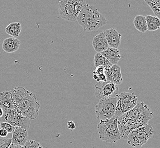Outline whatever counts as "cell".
Masks as SVG:
<instances>
[{
	"instance_id": "cell-12",
	"label": "cell",
	"mask_w": 160,
	"mask_h": 148,
	"mask_svg": "<svg viewBox=\"0 0 160 148\" xmlns=\"http://www.w3.org/2000/svg\"><path fill=\"white\" fill-rule=\"evenodd\" d=\"M28 138L29 135L28 131L23 129L22 128L16 126L13 132L12 144L24 147L26 142L28 141Z\"/></svg>"
},
{
	"instance_id": "cell-23",
	"label": "cell",
	"mask_w": 160,
	"mask_h": 148,
	"mask_svg": "<svg viewBox=\"0 0 160 148\" xmlns=\"http://www.w3.org/2000/svg\"><path fill=\"white\" fill-rule=\"evenodd\" d=\"M144 1L151 7L155 16L160 19V0H145Z\"/></svg>"
},
{
	"instance_id": "cell-15",
	"label": "cell",
	"mask_w": 160,
	"mask_h": 148,
	"mask_svg": "<svg viewBox=\"0 0 160 148\" xmlns=\"http://www.w3.org/2000/svg\"><path fill=\"white\" fill-rule=\"evenodd\" d=\"M107 42L109 47L118 48L120 45L121 42V34L115 29H109L106 30L104 32Z\"/></svg>"
},
{
	"instance_id": "cell-18",
	"label": "cell",
	"mask_w": 160,
	"mask_h": 148,
	"mask_svg": "<svg viewBox=\"0 0 160 148\" xmlns=\"http://www.w3.org/2000/svg\"><path fill=\"white\" fill-rule=\"evenodd\" d=\"M21 42L16 38H8L2 43V49L7 53H12L19 49Z\"/></svg>"
},
{
	"instance_id": "cell-7",
	"label": "cell",
	"mask_w": 160,
	"mask_h": 148,
	"mask_svg": "<svg viewBox=\"0 0 160 148\" xmlns=\"http://www.w3.org/2000/svg\"><path fill=\"white\" fill-rule=\"evenodd\" d=\"M117 103V95L100 100L95 106V113L100 121L112 119L115 116Z\"/></svg>"
},
{
	"instance_id": "cell-14",
	"label": "cell",
	"mask_w": 160,
	"mask_h": 148,
	"mask_svg": "<svg viewBox=\"0 0 160 148\" xmlns=\"http://www.w3.org/2000/svg\"><path fill=\"white\" fill-rule=\"evenodd\" d=\"M106 79L107 81H111L120 85L122 82L121 68L118 65H113L109 71H105Z\"/></svg>"
},
{
	"instance_id": "cell-6",
	"label": "cell",
	"mask_w": 160,
	"mask_h": 148,
	"mask_svg": "<svg viewBox=\"0 0 160 148\" xmlns=\"http://www.w3.org/2000/svg\"><path fill=\"white\" fill-rule=\"evenodd\" d=\"M122 116L125 119L134 120L142 126L148 124L153 117V112L148 106L141 101L132 109Z\"/></svg>"
},
{
	"instance_id": "cell-8",
	"label": "cell",
	"mask_w": 160,
	"mask_h": 148,
	"mask_svg": "<svg viewBox=\"0 0 160 148\" xmlns=\"http://www.w3.org/2000/svg\"><path fill=\"white\" fill-rule=\"evenodd\" d=\"M138 95L135 93L122 92L117 95L115 116L119 117L132 110L138 104Z\"/></svg>"
},
{
	"instance_id": "cell-11",
	"label": "cell",
	"mask_w": 160,
	"mask_h": 148,
	"mask_svg": "<svg viewBox=\"0 0 160 148\" xmlns=\"http://www.w3.org/2000/svg\"><path fill=\"white\" fill-rule=\"evenodd\" d=\"M118 126L120 132V139L127 140L130 132L142 126L140 123L134 120L125 119L122 116L118 117Z\"/></svg>"
},
{
	"instance_id": "cell-1",
	"label": "cell",
	"mask_w": 160,
	"mask_h": 148,
	"mask_svg": "<svg viewBox=\"0 0 160 148\" xmlns=\"http://www.w3.org/2000/svg\"><path fill=\"white\" fill-rule=\"evenodd\" d=\"M15 109L30 120L36 119L41 104L34 93L23 87H16L10 91Z\"/></svg>"
},
{
	"instance_id": "cell-29",
	"label": "cell",
	"mask_w": 160,
	"mask_h": 148,
	"mask_svg": "<svg viewBox=\"0 0 160 148\" xmlns=\"http://www.w3.org/2000/svg\"><path fill=\"white\" fill-rule=\"evenodd\" d=\"M8 135V133L7 131L4 130V129H0V137H1L2 138H5V137H7Z\"/></svg>"
},
{
	"instance_id": "cell-13",
	"label": "cell",
	"mask_w": 160,
	"mask_h": 148,
	"mask_svg": "<svg viewBox=\"0 0 160 148\" xmlns=\"http://www.w3.org/2000/svg\"><path fill=\"white\" fill-rule=\"evenodd\" d=\"M0 108L3 110V113L15 111L12 96L10 91L0 93Z\"/></svg>"
},
{
	"instance_id": "cell-19",
	"label": "cell",
	"mask_w": 160,
	"mask_h": 148,
	"mask_svg": "<svg viewBox=\"0 0 160 148\" xmlns=\"http://www.w3.org/2000/svg\"><path fill=\"white\" fill-rule=\"evenodd\" d=\"M94 65L95 67L102 66L105 71H109L113 65L101 53H96L94 57Z\"/></svg>"
},
{
	"instance_id": "cell-2",
	"label": "cell",
	"mask_w": 160,
	"mask_h": 148,
	"mask_svg": "<svg viewBox=\"0 0 160 148\" xmlns=\"http://www.w3.org/2000/svg\"><path fill=\"white\" fill-rule=\"evenodd\" d=\"M77 21L85 32L98 31L107 23L106 17L95 7L88 3L84 6Z\"/></svg>"
},
{
	"instance_id": "cell-5",
	"label": "cell",
	"mask_w": 160,
	"mask_h": 148,
	"mask_svg": "<svg viewBox=\"0 0 160 148\" xmlns=\"http://www.w3.org/2000/svg\"><path fill=\"white\" fill-rule=\"evenodd\" d=\"M154 129L151 124L141 126L130 132L127 138L129 145L135 148H141L153 136Z\"/></svg>"
},
{
	"instance_id": "cell-20",
	"label": "cell",
	"mask_w": 160,
	"mask_h": 148,
	"mask_svg": "<svg viewBox=\"0 0 160 148\" xmlns=\"http://www.w3.org/2000/svg\"><path fill=\"white\" fill-rule=\"evenodd\" d=\"M135 28L140 32L144 33L148 30L147 23L145 17L138 15L135 17L133 21Z\"/></svg>"
},
{
	"instance_id": "cell-10",
	"label": "cell",
	"mask_w": 160,
	"mask_h": 148,
	"mask_svg": "<svg viewBox=\"0 0 160 148\" xmlns=\"http://www.w3.org/2000/svg\"><path fill=\"white\" fill-rule=\"evenodd\" d=\"M118 87L116 84L111 82H98L95 85V95L98 99L116 96L118 95Z\"/></svg>"
},
{
	"instance_id": "cell-22",
	"label": "cell",
	"mask_w": 160,
	"mask_h": 148,
	"mask_svg": "<svg viewBox=\"0 0 160 148\" xmlns=\"http://www.w3.org/2000/svg\"><path fill=\"white\" fill-rule=\"evenodd\" d=\"M147 23L148 30L154 32L160 28V19L157 17L148 15L145 17Z\"/></svg>"
},
{
	"instance_id": "cell-16",
	"label": "cell",
	"mask_w": 160,
	"mask_h": 148,
	"mask_svg": "<svg viewBox=\"0 0 160 148\" xmlns=\"http://www.w3.org/2000/svg\"><path fill=\"white\" fill-rule=\"evenodd\" d=\"M92 45L97 53H101L109 47L104 32H100L96 35L93 38Z\"/></svg>"
},
{
	"instance_id": "cell-3",
	"label": "cell",
	"mask_w": 160,
	"mask_h": 148,
	"mask_svg": "<svg viewBox=\"0 0 160 148\" xmlns=\"http://www.w3.org/2000/svg\"><path fill=\"white\" fill-rule=\"evenodd\" d=\"M86 4L83 0H61L58 2L59 14L62 19L69 22L77 21L84 6Z\"/></svg>"
},
{
	"instance_id": "cell-27",
	"label": "cell",
	"mask_w": 160,
	"mask_h": 148,
	"mask_svg": "<svg viewBox=\"0 0 160 148\" xmlns=\"http://www.w3.org/2000/svg\"><path fill=\"white\" fill-rule=\"evenodd\" d=\"M93 77L98 82H106V81H107L105 74L98 75V74L93 73Z\"/></svg>"
},
{
	"instance_id": "cell-26",
	"label": "cell",
	"mask_w": 160,
	"mask_h": 148,
	"mask_svg": "<svg viewBox=\"0 0 160 148\" xmlns=\"http://www.w3.org/2000/svg\"><path fill=\"white\" fill-rule=\"evenodd\" d=\"M12 144V139L1 138L0 139V148H9Z\"/></svg>"
},
{
	"instance_id": "cell-9",
	"label": "cell",
	"mask_w": 160,
	"mask_h": 148,
	"mask_svg": "<svg viewBox=\"0 0 160 148\" xmlns=\"http://www.w3.org/2000/svg\"><path fill=\"white\" fill-rule=\"evenodd\" d=\"M0 122H8L14 127H21L26 131L30 126V120L22 115L16 110L10 112L3 113L0 119Z\"/></svg>"
},
{
	"instance_id": "cell-17",
	"label": "cell",
	"mask_w": 160,
	"mask_h": 148,
	"mask_svg": "<svg viewBox=\"0 0 160 148\" xmlns=\"http://www.w3.org/2000/svg\"><path fill=\"white\" fill-rule=\"evenodd\" d=\"M101 54L112 65H117L122 58L118 48L109 47L105 51L102 52Z\"/></svg>"
},
{
	"instance_id": "cell-31",
	"label": "cell",
	"mask_w": 160,
	"mask_h": 148,
	"mask_svg": "<svg viewBox=\"0 0 160 148\" xmlns=\"http://www.w3.org/2000/svg\"><path fill=\"white\" fill-rule=\"evenodd\" d=\"M3 110H2L1 108H0V119L3 116Z\"/></svg>"
},
{
	"instance_id": "cell-28",
	"label": "cell",
	"mask_w": 160,
	"mask_h": 148,
	"mask_svg": "<svg viewBox=\"0 0 160 148\" xmlns=\"http://www.w3.org/2000/svg\"><path fill=\"white\" fill-rule=\"evenodd\" d=\"M68 128L70 130H74L76 128L75 124L72 121H70L68 122Z\"/></svg>"
},
{
	"instance_id": "cell-25",
	"label": "cell",
	"mask_w": 160,
	"mask_h": 148,
	"mask_svg": "<svg viewBox=\"0 0 160 148\" xmlns=\"http://www.w3.org/2000/svg\"><path fill=\"white\" fill-rule=\"evenodd\" d=\"M24 148H43L38 142L34 140H29L26 142Z\"/></svg>"
},
{
	"instance_id": "cell-21",
	"label": "cell",
	"mask_w": 160,
	"mask_h": 148,
	"mask_svg": "<svg viewBox=\"0 0 160 148\" xmlns=\"http://www.w3.org/2000/svg\"><path fill=\"white\" fill-rule=\"evenodd\" d=\"M22 27L19 22L10 23L5 28V32L13 38H17L21 32Z\"/></svg>"
},
{
	"instance_id": "cell-24",
	"label": "cell",
	"mask_w": 160,
	"mask_h": 148,
	"mask_svg": "<svg viewBox=\"0 0 160 148\" xmlns=\"http://www.w3.org/2000/svg\"><path fill=\"white\" fill-rule=\"evenodd\" d=\"M0 127L1 129H4L7 131L8 133H13L14 130L15 129V127L13 126L8 122H0Z\"/></svg>"
},
{
	"instance_id": "cell-4",
	"label": "cell",
	"mask_w": 160,
	"mask_h": 148,
	"mask_svg": "<svg viewBox=\"0 0 160 148\" xmlns=\"http://www.w3.org/2000/svg\"><path fill=\"white\" fill-rule=\"evenodd\" d=\"M98 131L100 139L107 143H115L120 139L118 117L116 116L111 119L100 121L98 124Z\"/></svg>"
},
{
	"instance_id": "cell-30",
	"label": "cell",
	"mask_w": 160,
	"mask_h": 148,
	"mask_svg": "<svg viewBox=\"0 0 160 148\" xmlns=\"http://www.w3.org/2000/svg\"><path fill=\"white\" fill-rule=\"evenodd\" d=\"M9 148H24L23 146H17V145H14V144H11Z\"/></svg>"
}]
</instances>
